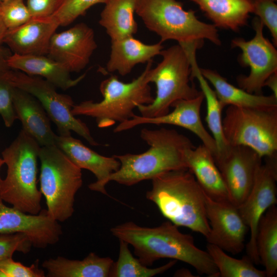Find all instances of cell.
Here are the masks:
<instances>
[{
  "label": "cell",
  "mask_w": 277,
  "mask_h": 277,
  "mask_svg": "<svg viewBox=\"0 0 277 277\" xmlns=\"http://www.w3.org/2000/svg\"><path fill=\"white\" fill-rule=\"evenodd\" d=\"M5 164V161L4 160H3V159H2L0 157V170H1V168L2 167V166ZM2 179L1 178V176H0V185H1V182H2Z\"/></svg>",
  "instance_id": "7bdbcfd3"
},
{
  "label": "cell",
  "mask_w": 277,
  "mask_h": 277,
  "mask_svg": "<svg viewBox=\"0 0 277 277\" xmlns=\"http://www.w3.org/2000/svg\"><path fill=\"white\" fill-rule=\"evenodd\" d=\"M207 251L221 277H266L265 270L256 268L247 256L241 259L231 257L218 246L208 243Z\"/></svg>",
  "instance_id": "f546056e"
},
{
  "label": "cell",
  "mask_w": 277,
  "mask_h": 277,
  "mask_svg": "<svg viewBox=\"0 0 277 277\" xmlns=\"http://www.w3.org/2000/svg\"><path fill=\"white\" fill-rule=\"evenodd\" d=\"M4 72L0 73V115L6 127H10L17 119L13 105L14 87L7 79Z\"/></svg>",
  "instance_id": "d590c367"
},
{
  "label": "cell",
  "mask_w": 277,
  "mask_h": 277,
  "mask_svg": "<svg viewBox=\"0 0 277 277\" xmlns=\"http://www.w3.org/2000/svg\"><path fill=\"white\" fill-rule=\"evenodd\" d=\"M55 145L80 168L88 170L95 175L96 181L88 185L90 190L108 195L106 180L120 166L116 159L98 154L71 135H56Z\"/></svg>",
  "instance_id": "ac0fdd59"
},
{
  "label": "cell",
  "mask_w": 277,
  "mask_h": 277,
  "mask_svg": "<svg viewBox=\"0 0 277 277\" xmlns=\"http://www.w3.org/2000/svg\"><path fill=\"white\" fill-rule=\"evenodd\" d=\"M4 73L13 87L29 93L39 102L50 120L56 125L60 135H71L72 131L90 145H100L92 136L87 125L72 114L74 104L70 96L58 93L55 86L41 77L12 69Z\"/></svg>",
  "instance_id": "30bf717a"
},
{
  "label": "cell",
  "mask_w": 277,
  "mask_h": 277,
  "mask_svg": "<svg viewBox=\"0 0 277 277\" xmlns=\"http://www.w3.org/2000/svg\"><path fill=\"white\" fill-rule=\"evenodd\" d=\"M141 138L149 148L139 154L113 155L120 163L118 170L106 181H114L127 186L142 181L152 180L158 175L170 171L186 169V151L195 146L187 136L175 129L144 128Z\"/></svg>",
  "instance_id": "7a4b0ae2"
},
{
  "label": "cell",
  "mask_w": 277,
  "mask_h": 277,
  "mask_svg": "<svg viewBox=\"0 0 277 277\" xmlns=\"http://www.w3.org/2000/svg\"><path fill=\"white\" fill-rule=\"evenodd\" d=\"M163 48L161 42L149 45L133 36L112 41L106 69L108 72H117L125 76L130 73L136 65L148 63L160 55Z\"/></svg>",
  "instance_id": "603a6c76"
},
{
  "label": "cell",
  "mask_w": 277,
  "mask_h": 277,
  "mask_svg": "<svg viewBox=\"0 0 277 277\" xmlns=\"http://www.w3.org/2000/svg\"><path fill=\"white\" fill-rule=\"evenodd\" d=\"M267 86L272 91L273 95L277 97V72L271 74L265 81L264 87Z\"/></svg>",
  "instance_id": "ab89813d"
},
{
  "label": "cell",
  "mask_w": 277,
  "mask_h": 277,
  "mask_svg": "<svg viewBox=\"0 0 277 277\" xmlns=\"http://www.w3.org/2000/svg\"><path fill=\"white\" fill-rule=\"evenodd\" d=\"M119 241L118 259L116 262H113L109 277H152L167 271L177 262L175 260H172L160 267L149 268L133 256L127 242L122 240Z\"/></svg>",
  "instance_id": "4dcf8cb0"
},
{
  "label": "cell",
  "mask_w": 277,
  "mask_h": 277,
  "mask_svg": "<svg viewBox=\"0 0 277 277\" xmlns=\"http://www.w3.org/2000/svg\"><path fill=\"white\" fill-rule=\"evenodd\" d=\"M199 6L216 28L239 31L252 13L251 0H191Z\"/></svg>",
  "instance_id": "484cf974"
},
{
  "label": "cell",
  "mask_w": 277,
  "mask_h": 277,
  "mask_svg": "<svg viewBox=\"0 0 277 277\" xmlns=\"http://www.w3.org/2000/svg\"><path fill=\"white\" fill-rule=\"evenodd\" d=\"M135 13L161 42L174 40L183 49L201 46L204 39L220 45L216 27L201 21L192 10H186L176 0H137Z\"/></svg>",
  "instance_id": "5b68a950"
},
{
  "label": "cell",
  "mask_w": 277,
  "mask_h": 277,
  "mask_svg": "<svg viewBox=\"0 0 277 277\" xmlns=\"http://www.w3.org/2000/svg\"><path fill=\"white\" fill-rule=\"evenodd\" d=\"M0 15L7 29L18 27L32 18L24 0L0 2Z\"/></svg>",
  "instance_id": "d6a6232c"
},
{
  "label": "cell",
  "mask_w": 277,
  "mask_h": 277,
  "mask_svg": "<svg viewBox=\"0 0 277 277\" xmlns=\"http://www.w3.org/2000/svg\"><path fill=\"white\" fill-rule=\"evenodd\" d=\"M13 53L8 47L0 45V73L11 69L8 64V60Z\"/></svg>",
  "instance_id": "f35d334b"
},
{
  "label": "cell",
  "mask_w": 277,
  "mask_h": 277,
  "mask_svg": "<svg viewBox=\"0 0 277 277\" xmlns=\"http://www.w3.org/2000/svg\"><path fill=\"white\" fill-rule=\"evenodd\" d=\"M41 146L23 129L2 152L7 166L0 185L3 201L24 212L36 214L42 209V194L37 187V159Z\"/></svg>",
  "instance_id": "277c9868"
},
{
  "label": "cell",
  "mask_w": 277,
  "mask_h": 277,
  "mask_svg": "<svg viewBox=\"0 0 277 277\" xmlns=\"http://www.w3.org/2000/svg\"><path fill=\"white\" fill-rule=\"evenodd\" d=\"M191 68V79L196 78L201 89L206 103V116L205 121L212 133L216 145L217 151L214 156L219 155L225 152L229 147L223 131L222 111L217 97L213 89L209 86L208 81L202 74L197 64L196 55L190 58Z\"/></svg>",
  "instance_id": "83f0119b"
},
{
  "label": "cell",
  "mask_w": 277,
  "mask_h": 277,
  "mask_svg": "<svg viewBox=\"0 0 277 277\" xmlns=\"http://www.w3.org/2000/svg\"><path fill=\"white\" fill-rule=\"evenodd\" d=\"M202 74L212 85L222 107L233 106L242 108L269 109L277 108V97L247 92L228 83L217 72L200 68Z\"/></svg>",
  "instance_id": "cb8c5ba5"
},
{
  "label": "cell",
  "mask_w": 277,
  "mask_h": 277,
  "mask_svg": "<svg viewBox=\"0 0 277 277\" xmlns=\"http://www.w3.org/2000/svg\"><path fill=\"white\" fill-rule=\"evenodd\" d=\"M107 0H62L61 4L51 15L60 26L69 25L78 17L84 15L91 7L105 4Z\"/></svg>",
  "instance_id": "1f68e13d"
},
{
  "label": "cell",
  "mask_w": 277,
  "mask_h": 277,
  "mask_svg": "<svg viewBox=\"0 0 277 277\" xmlns=\"http://www.w3.org/2000/svg\"><path fill=\"white\" fill-rule=\"evenodd\" d=\"M252 27L255 35L252 39L246 41L235 38L231 45L241 49L239 62L250 68L248 75L238 76L236 81L240 88L250 93L263 94L265 81L277 72V50L273 44L264 36V25L258 17L253 19Z\"/></svg>",
  "instance_id": "8fae6325"
},
{
  "label": "cell",
  "mask_w": 277,
  "mask_h": 277,
  "mask_svg": "<svg viewBox=\"0 0 277 277\" xmlns=\"http://www.w3.org/2000/svg\"><path fill=\"white\" fill-rule=\"evenodd\" d=\"M258 166L250 193L238 208L250 232L246 245L247 255L254 264L260 263L256 238L260 219L271 206L276 205L277 154L265 157Z\"/></svg>",
  "instance_id": "7c38bea8"
},
{
  "label": "cell",
  "mask_w": 277,
  "mask_h": 277,
  "mask_svg": "<svg viewBox=\"0 0 277 277\" xmlns=\"http://www.w3.org/2000/svg\"><path fill=\"white\" fill-rule=\"evenodd\" d=\"M40 191L48 214L63 222L74 212L75 196L83 184L82 169L56 145L41 147Z\"/></svg>",
  "instance_id": "52a82bcc"
},
{
  "label": "cell",
  "mask_w": 277,
  "mask_h": 277,
  "mask_svg": "<svg viewBox=\"0 0 277 277\" xmlns=\"http://www.w3.org/2000/svg\"><path fill=\"white\" fill-rule=\"evenodd\" d=\"M175 275L177 276H194L189 270L185 269L178 270Z\"/></svg>",
  "instance_id": "b9f144b4"
},
{
  "label": "cell",
  "mask_w": 277,
  "mask_h": 277,
  "mask_svg": "<svg viewBox=\"0 0 277 277\" xmlns=\"http://www.w3.org/2000/svg\"><path fill=\"white\" fill-rule=\"evenodd\" d=\"M21 233L34 247L45 248L56 244L62 234L58 222L41 209L36 214L6 206L0 197V233Z\"/></svg>",
  "instance_id": "2e32d148"
},
{
  "label": "cell",
  "mask_w": 277,
  "mask_h": 277,
  "mask_svg": "<svg viewBox=\"0 0 277 277\" xmlns=\"http://www.w3.org/2000/svg\"><path fill=\"white\" fill-rule=\"evenodd\" d=\"M113 262L90 252L82 260L58 256L44 261L42 265L49 277H109Z\"/></svg>",
  "instance_id": "d4e9b609"
},
{
  "label": "cell",
  "mask_w": 277,
  "mask_h": 277,
  "mask_svg": "<svg viewBox=\"0 0 277 277\" xmlns=\"http://www.w3.org/2000/svg\"><path fill=\"white\" fill-rule=\"evenodd\" d=\"M152 62H148L142 73L131 82L124 83L116 75L104 80L100 86L102 100L97 102L85 101L74 105L72 114L94 118L100 128L131 119L135 115L134 109L153 101L148 76Z\"/></svg>",
  "instance_id": "8992f818"
},
{
  "label": "cell",
  "mask_w": 277,
  "mask_h": 277,
  "mask_svg": "<svg viewBox=\"0 0 277 277\" xmlns=\"http://www.w3.org/2000/svg\"><path fill=\"white\" fill-rule=\"evenodd\" d=\"M222 126L229 145L248 147L262 158L277 154V108L229 106Z\"/></svg>",
  "instance_id": "9c48e42d"
},
{
  "label": "cell",
  "mask_w": 277,
  "mask_h": 277,
  "mask_svg": "<svg viewBox=\"0 0 277 277\" xmlns=\"http://www.w3.org/2000/svg\"><path fill=\"white\" fill-rule=\"evenodd\" d=\"M204 100V96L201 91L194 98L174 102L171 106L174 108L173 110L164 115L148 118L135 114L131 119L119 123L113 129V132H123L143 124L175 125L185 128L196 135L214 156L217 151L215 141L205 129L201 117V109Z\"/></svg>",
  "instance_id": "5bb4252c"
},
{
  "label": "cell",
  "mask_w": 277,
  "mask_h": 277,
  "mask_svg": "<svg viewBox=\"0 0 277 277\" xmlns=\"http://www.w3.org/2000/svg\"><path fill=\"white\" fill-rule=\"evenodd\" d=\"M93 30L84 23L77 24L52 36L47 55L71 72H78L89 64L97 48Z\"/></svg>",
  "instance_id": "e0dca14e"
},
{
  "label": "cell",
  "mask_w": 277,
  "mask_h": 277,
  "mask_svg": "<svg viewBox=\"0 0 277 277\" xmlns=\"http://www.w3.org/2000/svg\"><path fill=\"white\" fill-rule=\"evenodd\" d=\"M4 1V0H0V2H2V1Z\"/></svg>",
  "instance_id": "ee69618b"
},
{
  "label": "cell",
  "mask_w": 277,
  "mask_h": 277,
  "mask_svg": "<svg viewBox=\"0 0 277 277\" xmlns=\"http://www.w3.org/2000/svg\"><path fill=\"white\" fill-rule=\"evenodd\" d=\"M207 217L210 230L208 243L232 254L242 252L249 230L238 208L232 202L212 200L205 193Z\"/></svg>",
  "instance_id": "9a60e30c"
},
{
  "label": "cell",
  "mask_w": 277,
  "mask_h": 277,
  "mask_svg": "<svg viewBox=\"0 0 277 277\" xmlns=\"http://www.w3.org/2000/svg\"><path fill=\"white\" fill-rule=\"evenodd\" d=\"M58 27L51 16L32 18L18 27L8 29L3 43L13 53L47 55L51 38Z\"/></svg>",
  "instance_id": "d6986e66"
},
{
  "label": "cell",
  "mask_w": 277,
  "mask_h": 277,
  "mask_svg": "<svg viewBox=\"0 0 277 277\" xmlns=\"http://www.w3.org/2000/svg\"><path fill=\"white\" fill-rule=\"evenodd\" d=\"M214 159L231 202L239 206L250 193L263 158L248 147L229 145L225 152Z\"/></svg>",
  "instance_id": "4fadbf2b"
},
{
  "label": "cell",
  "mask_w": 277,
  "mask_h": 277,
  "mask_svg": "<svg viewBox=\"0 0 277 277\" xmlns=\"http://www.w3.org/2000/svg\"><path fill=\"white\" fill-rule=\"evenodd\" d=\"M137 0H107L101 13L99 24L111 41L133 36L137 31L134 17Z\"/></svg>",
  "instance_id": "4316f807"
},
{
  "label": "cell",
  "mask_w": 277,
  "mask_h": 277,
  "mask_svg": "<svg viewBox=\"0 0 277 277\" xmlns=\"http://www.w3.org/2000/svg\"><path fill=\"white\" fill-rule=\"evenodd\" d=\"M38 264V260L30 266H26L12 258L4 259L0 260V277H45V272Z\"/></svg>",
  "instance_id": "e575fe53"
},
{
  "label": "cell",
  "mask_w": 277,
  "mask_h": 277,
  "mask_svg": "<svg viewBox=\"0 0 277 277\" xmlns=\"http://www.w3.org/2000/svg\"><path fill=\"white\" fill-rule=\"evenodd\" d=\"M111 234L133 248L134 253L149 267L161 259H171L187 263L200 274L219 277L216 267L207 251L194 244L192 235L179 231L169 221L154 227L141 226L129 221L110 229Z\"/></svg>",
  "instance_id": "6da1fadb"
},
{
  "label": "cell",
  "mask_w": 277,
  "mask_h": 277,
  "mask_svg": "<svg viewBox=\"0 0 277 277\" xmlns=\"http://www.w3.org/2000/svg\"><path fill=\"white\" fill-rule=\"evenodd\" d=\"M32 244L21 233H0V260L12 258L14 252H28Z\"/></svg>",
  "instance_id": "8d00e7d4"
},
{
  "label": "cell",
  "mask_w": 277,
  "mask_h": 277,
  "mask_svg": "<svg viewBox=\"0 0 277 277\" xmlns=\"http://www.w3.org/2000/svg\"><path fill=\"white\" fill-rule=\"evenodd\" d=\"M8 64L11 69L41 77L63 90L77 85L85 76L84 74L72 78L70 72L64 66L47 55L12 53L8 60Z\"/></svg>",
  "instance_id": "7402d4cb"
},
{
  "label": "cell",
  "mask_w": 277,
  "mask_h": 277,
  "mask_svg": "<svg viewBox=\"0 0 277 277\" xmlns=\"http://www.w3.org/2000/svg\"><path fill=\"white\" fill-rule=\"evenodd\" d=\"M270 207L260 220L256 244L260 263L265 267L267 277L277 272V208Z\"/></svg>",
  "instance_id": "f1b7e54d"
},
{
  "label": "cell",
  "mask_w": 277,
  "mask_h": 277,
  "mask_svg": "<svg viewBox=\"0 0 277 277\" xmlns=\"http://www.w3.org/2000/svg\"><path fill=\"white\" fill-rule=\"evenodd\" d=\"M62 0H27L26 5L32 18L51 16L58 8Z\"/></svg>",
  "instance_id": "74e56055"
},
{
  "label": "cell",
  "mask_w": 277,
  "mask_h": 277,
  "mask_svg": "<svg viewBox=\"0 0 277 277\" xmlns=\"http://www.w3.org/2000/svg\"><path fill=\"white\" fill-rule=\"evenodd\" d=\"M7 30L0 15V45L3 43L4 38Z\"/></svg>",
  "instance_id": "60d3db41"
},
{
  "label": "cell",
  "mask_w": 277,
  "mask_h": 277,
  "mask_svg": "<svg viewBox=\"0 0 277 277\" xmlns=\"http://www.w3.org/2000/svg\"><path fill=\"white\" fill-rule=\"evenodd\" d=\"M252 13L258 16L269 30L273 42L277 46V5L273 0H251Z\"/></svg>",
  "instance_id": "836d02e7"
},
{
  "label": "cell",
  "mask_w": 277,
  "mask_h": 277,
  "mask_svg": "<svg viewBox=\"0 0 277 277\" xmlns=\"http://www.w3.org/2000/svg\"><path fill=\"white\" fill-rule=\"evenodd\" d=\"M14 111L23 129L42 146L55 145L56 135L52 131L48 117L39 102L29 93L14 87Z\"/></svg>",
  "instance_id": "44dd1931"
},
{
  "label": "cell",
  "mask_w": 277,
  "mask_h": 277,
  "mask_svg": "<svg viewBox=\"0 0 277 277\" xmlns=\"http://www.w3.org/2000/svg\"><path fill=\"white\" fill-rule=\"evenodd\" d=\"M146 199L152 202L168 221L206 238L210 230L205 192L192 173L180 169L161 173L151 180Z\"/></svg>",
  "instance_id": "3957f363"
},
{
  "label": "cell",
  "mask_w": 277,
  "mask_h": 277,
  "mask_svg": "<svg viewBox=\"0 0 277 277\" xmlns=\"http://www.w3.org/2000/svg\"><path fill=\"white\" fill-rule=\"evenodd\" d=\"M162 60L149 71V83L155 84L156 96L147 105L137 107L140 115L145 117L160 116L169 112L172 104L180 100L190 99L201 92L190 83L191 64L188 54L179 45L162 50Z\"/></svg>",
  "instance_id": "ba28073f"
},
{
  "label": "cell",
  "mask_w": 277,
  "mask_h": 277,
  "mask_svg": "<svg viewBox=\"0 0 277 277\" xmlns=\"http://www.w3.org/2000/svg\"><path fill=\"white\" fill-rule=\"evenodd\" d=\"M185 156L188 169L209 197L216 201L232 202L213 155L207 147L202 144L189 148Z\"/></svg>",
  "instance_id": "ffe728a7"
},
{
  "label": "cell",
  "mask_w": 277,
  "mask_h": 277,
  "mask_svg": "<svg viewBox=\"0 0 277 277\" xmlns=\"http://www.w3.org/2000/svg\"><path fill=\"white\" fill-rule=\"evenodd\" d=\"M273 1H275V2L276 1V0H273Z\"/></svg>",
  "instance_id": "f6af8a7d"
}]
</instances>
